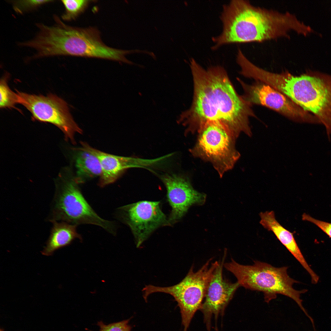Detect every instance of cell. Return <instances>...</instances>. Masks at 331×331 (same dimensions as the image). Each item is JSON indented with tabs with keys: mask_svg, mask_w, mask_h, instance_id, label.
I'll return each mask as SVG.
<instances>
[{
	"mask_svg": "<svg viewBox=\"0 0 331 331\" xmlns=\"http://www.w3.org/2000/svg\"><path fill=\"white\" fill-rule=\"evenodd\" d=\"M190 66L193 99L190 108L180 115L179 122L189 131H198L208 122H217L236 138L242 132L251 135L249 118L255 116L251 105L237 93L225 69L215 66L205 70L193 59Z\"/></svg>",
	"mask_w": 331,
	"mask_h": 331,
	"instance_id": "obj_1",
	"label": "cell"
},
{
	"mask_svg": "<svg viewBox=\"0 0 331 331\" xmlns=\"http://www.w3.org/2000/svg\"><path fill=\"white\" fill-rule=\"evenodd\" d=\"M222 33L213 39V49L232 43L261 42L290 37L294 31L306 36L314 30L288 12L256 7L248 1L234 0L223 6L221 16Z\"/></svg>",
	"mask_w": 331,
	"mask_h": 331,
	"instance_id": "obj_2",
	"label": "cell"
},
{
	"mask_svg": "<svg viewBox=\"0 0 331 331\" xmlns=\"http://www.w3.org/2000/svg\"><path fill=\"white\" fill-rule=\"evenodd\" d=\"M53 25L36 24L38 31L27 40L28 48L35 51L33 59L69 55L108 59L131 64L125 56L132 53L127 50L111 48L102 40L99 31L94 27L81 28L65 24L56 15Z\"/></svg>",
	"mask_w": 331,
	"mask_h": 331,
	"instance_id": "obj_3",
	"label": "cell"
},
{
	"mask_svg": "<svg viewBox=\"0 0 331 331\" xmlns=\"http://www.w3.org/2000/svg\"><path fill=\"white\" fill-rule=\"evenodd\" d=\"M224 267L234 275L240 286L263 292L267 303L275 299L277 294L282 295L295 301L306 315L309 317L300 298L301 294L307 290L298 291L293 288V284L299 282L289 276L288 267H276L258 261H254L253 265H244L232 258L230 262L224 263Z\"/></svg>",
	"mask_w": 331,
	"mask_h": 331,
	"instance_id": "obj_4",
	"label": "cell"
},
{
	"mask_svg": "<svg viewBox=\"0 0 331 331\" xmlns=\"http://www.w3.org/2000/svg\"><path fill=\"white\" fill-rule=\"evenodd\" d=\"M212 259L208 260L196 272L192 265L185 277L175 285L164 287L146 285L142 290L144 299L147 301L149 295L155 292L171 295L180 308L184 331H187L195 312L201 307L209 284L220 262L215 261L210 265Z\"/></svg>",
	"mask_w": 331,
	"mask_h": 331,
	"instance_id": "obj_5",
	"label": "cell"
},
{
	"mask_svg": "<svg viewBox=\"0 0 331 331\" xmlns=\"http://www.w3.org/2000/svg\"><path fill=\"white\" fill-rule=\"evenodd\" d=\"M63 181L58 186L55 194L50 220L76 226L94 225L115 235V223L105 220L97 214L85 198L75 178Z\"/></svg>",
	"mask_w": 331,
	"mask_h": 331,
	"instance_id": "obj_6",
	"label": "cell"
},
{
	"mask_svg": "<svg viewBox=\"0 0 331 331\" xmlns=\"http://www.w3.org/2000/svg\"><path fill=\"white\" fill-rule=\"evenodd\" d=\"M198 139L192 154L210 162L221 176L231 169L240 154L235 149L236 137L226 127L208 122L197 131Z\"/></svg>",
	"mask_w": 331,
	"mask_h": 331,
	"instance_id": "obj_7",
	"label": "cell"
},
{
	"mask_svg": "<svg viewBox=\"0 0 331 331\" xmlns=\"http://www.w3.org/2000/svg\"><path fill=\"white\" fill-rule=\"evenodd\" d=\"M300 87L296 104L310 113L331 135V74L309 70L300 75Z\"/></svg>",
	"mask_w": 331,
	"mask_h": 331,
	"instance_id": "obj_8",
	"label": "cell"
},
{
	"mask_svg": "<svg viewBox=\"0 0 331 331\" xmlns=\"http://www.w3.org/2000/svg\"><path fill=\"white\" fill-rule=\"evenodd\" d=\"M16 93L18 103L26 108L34 119L55 125L62 131L67 139L74 143L75 134H82V131L73 119L67 104L62 99L52 94L44 96L18 91Z\"/></svg>",
	"mask_w": 331,
	"mask_h": 331,
	"instance_id": "obj_9",
	"label": "cell"
},
{
	"mask_svg": "<svg viewBox=\"0 0 331 331\" xmlns=\"http://www.w3.org/2000/svg\"><path fill=\"white\" fill-rule=\"evenodd\" d=\"M239 81L245 92L242 97L251 105L266 107L297 122L320 124L314 116L269 85L259 81L252 85Z\"/></svg>",
	"mask_w": 331,
	"mask_h": 331,
	"instance_id": "obj_10",
	"label": "cell"
},
{
	"mask_svg": "<svg viewBox=\"0 0 331 331\" xmlns=\"http://www.w3.org/2000/svg\"><path fill=\"white\" fill-rule=\"evenodd\" d=\"M116 216L128 225L139 247L158 228L169 226L159 202L141 201L118 208Z\"/></svg>",
	"mask_w": 331,
	"mask_h": 331,
	"instance_id": "obj_11",
	"label": "cell"
},
{
	"mask_svg": "<svg viewBox=\"0 0 331 331\" xmlns=\"http://www.w3.org/2000/svg\"><path fill=\"white\" fill-rule=\"evenodd\" d=\"M226 253L225 250L222 261L213 273L200 309L203 314L204 321L208 331L211 330L212 315L216 322L219 316L223 315L226 307L240 286L237 282L232 283L223 277V269Z\"/></svg>",
	"mask_w": 331,
	"mask_h": 331,
	"instance_id": "obj_12",
	"label": "cell"
},
{
	"mask_svg": "<svg viewBox=\"0 0 331 331\" xmlns=\"http://www.w3.org/2000/svg\"><path fill=\"white\" fill-rule=\"evenodd\" d=\"M160 178L166 188L167 199L172 208L168 218L169 226L179 221L190 206L204 202L205 195L195 190L184 177L166 174Z\"/></svg>",
	"mask_w": 331,
	"mask_h": 331,
	"instance_id": "obj_13",
	"label": "cell"
},
{
	"mask_svg": "<svg viewBox=\"0 0 331 331\" xmlns=\"http://www.w3.org/2000/svg\"><path fill=\"white\" fill-rule=\"evenodd\" d=\"M81 143L82 149L93 154L99 161L102 169L99 183L101 187L115 182L127 169L147 166L152 162L107 153L92 147L86 143Z\"/></svg>",
	"mask_w": 331,
	"mask_h": 331,
	"instance_id": "obj_14",
	"label": "cell"
},
{
	"mask_svg": "<svg viewBox=\"0 0 331 331\" xmlns=\"http://www.w3.org/2000/svg\"><path fill=\"white\" fill-rule=\"evenodd\" d=\"M260 224L275 234L280 242L299 262L310 275L314 279L317 274L310 268L299 247L293 233L284 227L276 220L274 211L261 212L259 214Z\"/></svg>",
	"mask_w": 331,
	"mask_h": 331,
	"instance_id": "obj_15",
	"label": "cell"
},
{
	"mask_svg": "<svg viewBox=\"0 0 331 331\" xmlns=\"http://www.w3.org/2000/svg\"><path fill=\"white\" fill-rule=\"evenodd\" d=\"M52 223L50 236L42 251L43 255L51 256L55 251L69 245L75 239L82 240L81 235L77 231V226L64 222Z\"/></svg>",
	"mask_w": 331,
	"mask_h": 331,
	"instance_id": "obj_16",
	"label": "cell"
},
{
	"mask_svg": "<svg viewBox=\"0 0 331 331\" xmlns=\"http://www.w3.org/2000/svg\"><path fill=\"white\" fill-rule=\"evenodd\" d=\"M75 179L80 184L88 179L101 176L102 169L99 160L94 155L80 148H75Z\"/></svg>",
	"mask_w": 331,
	"mask_h": 331,
	"instance_id": "obj_17",
	"label": "cell"
},
{
	"mask_svg": "<svg viewBox=\"0 0 331 331\" xmlns=\"http://www.w3.org/2000/svg\"><path fill=\"white\" fill-rule=\"evenodd\" d=\"M93 1L86 0H61L65 10L61 16V19L66 21L75 20L85 10Z\"/></svg>",
	"mask_w": 331,
	"mask_h": 331,
	"instance_id": "obj_18",
	"label": "cell"
},
{
	"mask_svg": "<svg viewBox=\"0 0 331 331\" xmlns=\"http://www.w3.org/2000/svg\"><path fill=\"white\" fill-rule=\"evenodd\" d=\"M8 75L5 74L1 78L0 82V108H1L14 107L18 103L17 93L12 91L7 83Z\"/></svg>",
	"mask_w": 331,
	"mask_h": 331,
	"instance_id": "obj_19",
	"label": "cell"
},
{
	"mask_svg": "<svg viewBox=\"0 0 331 331\" xmlns=\"http://www.w3.org/2000/svg\"><path fill=\"white\" fill-rule=\"evenodd\" d=\"M14 11L22 15L32 12L45 5L54 2L50 0H21L9 1Z\"/></svg>",
	"mask_w": 331,
	"mask_h": 331,
	"instance_id": "obj_20",
	"label": "cell"
},
{
	"mask_svg": "<svg viewBox=\"0 0 331 331\" xmlns=\"http://www.w3.org/2000/svg\"><path fill=\"white\" fill-rule=\"evenodd\" d=\"M130 319L131 318L107 325L100 321L97 323L100 329L98 331H131L132 327L128 324Z\"/></svg>",
	"mask_w": 331,
	"mask_h": 331,
	"instance_id": "obj_21",
	"label": "cell"
},
{
	"mask_svg": "<svg viewBox=\"0 0 331 331\" xmlns=\"http://www.w3.org/2000/svg\"><path fill=\"white\" fill-rule=\"evenodd\" d=\"M302 219L314 224L331 238V223L316 219L305 213L302 215Z\"/></svg>",
	"mask_w": 331,
	"mask_h": 331,
	"instance_id": "obj_22",
	"label": "cell"
},
{
	"mask_svg": "<svg viewBox=\"0 0 331 331\" xmlns=\"http://www.w3.org/2000/svg\"><path fill=\"white\" fill-rule=\"evenodd\" d=\"M1 331H3V330H2L1 329Z\"/></svg>",
	"mask_w": 331,
	"mask_h": 331,
	"instance_id": "obj_23",
	"label": "cell"
}]
</instances>
